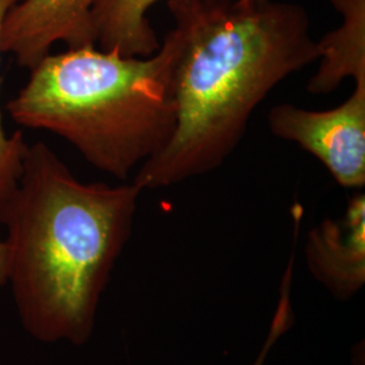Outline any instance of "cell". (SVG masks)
Masks as SVG:
<instances>
[{
	"label": "cell",
	"instance_id": "6",
	"mask_svg": "<svg viewBox=\"0 0 365 365\" xmlns=\"http://www.w3.org/2000/svg\"><path fill=\"white\" fill-rule=\"evenodd\" d=\"M306 259L314 277L339 299L354 295L365 282V195L351 197L341 221L325 220L307 237Z\"/></svg>",
	"mask_w": 365,
	"mask_h": 365
},
{
	"label": "cell",
	"instance_id": "2",
	"mask_svg": "<svg viewBox=\"0 0 365 365\" xmlns=\"http://www.w3.org/2000/svg\"><path fill=\"white\" fill-rule=\"evenodd\" d=\"M141 192L134 182H81L48 145H27L18 185L0 205V223L9 282L30 336L76 346L90 339Z\"/></svg>",
	"mask_w": 365,
	"mask_h": 365
},
{
	"label": "cell",
	"instance_id": "5",
	"mask_svg": "<svg viewBox=\"0 0 365 365\" xmlns=\"http://www.w3.org/2000/svg\"><path fill=\"white\" fill-rule=\"evenodd\" d=\"M95 0H21L1 27L0 49L13 53L21 66L33 69L51 54L56 42L68 49L96 46L92 26Z\"/></svg>",
	"mask_w": 365,
	"mask_h": 365
},
{
	"label": "cell",
	"instance_id": "11",
	"mask_svg": "<svg viewBox=\"0 0 365 365\" xmlns=\"http://www.w3.org/2000/svg\"><path fill=\"white\" fill-rule=\"evenodd\" d=\"M276 339H277V337L274 336V333H269V334H268L267 341L264 342V346H262V349H261L260 354H259V357L256 359V361H255V364L253 365H264L267 357H268V354H269L271 349L274 348V345L276 344Z\"/></svg>",
	"mask_w": 365,
	"mask_h": 365
},
{
	"label": "cell",
	"instance_id": "10",
	"mask_svg": "<svg viewBox=\"0 0 365 365\" xmlns=\"http://www.w3.org/2000/svg\"><path fill=\"white\" fill-rule=\"evenodd\" d=\"M9 282V256L4 238L0 235V287Z\"/></svg>",
	"mask_w": 365,
	"mask_h": 365
},
{
	"label": "cell",
	"instance_id": "9",
	"mask_svg": "<svg viewBox=\"0 0 365 365\" xmlns=\"http://www.w3.org/2000/svg\"><path fill=\"white\" fill-rule=\"evenodd\" d=\"M19 1L21 0H0V36L7 14ZM27 145L29 144L25 141L21 131H15L13 135H7L3 128L0 111V205L13 194L14 190L18 185L19 178L22 175Z\"/></svg>",
	"mask_w": 365,
	"mask_h": 365
},
{
	"label": "cell",
	"instance_id": "3",
	"mask_svg": "<svg viewBox=\"0 0 365 365\" xmlns=\"http://www.w3.org/2000/svg\"><path fill=\"white\" fill-rule=\"evenodd\" d=\"M6 110L16 123L52 131L93 168L126 180L175 130L168 53L161 43L150 57L98 46L51 53Z\"/></svg>",
	"mask_w": 365,
	"mask_h": 365
},
{
	"label": "cell",
	"instance_id": "1",
	"mask_svg": "<svg viewBox=\"0 0 365 365\" xmlns=\"http://www.w3.org/2000/svg\"><path fill=\"white\" fill-rule=\"evenodd\" d=\"M173 27L168 86L176 111L167 145L137 170L134 184L157 190L220 168L249 119L277 84L319 60L310 18L280 0H168Z\"/></svg>",
	"mask_w": 365,
	"mask_h": 365
},
{
	"label": "cell",
	"instance_id": "4",
	"mask_svg": "<svg viewBox=\"0 0 365 365\" xmlns=\"http://www.w3.org/2000/svg\"><path fill=\"white\" fill-rule=\"evenodd\" d=\"M274 137L295 143L318 158L344 188L365 185V81L334 108L312 111L283 103L268 114Z\"/></svg>",
	"mask_w": 365,
	"mask_h": 365
},
{
	"label": "cell",
	"instance_id": "7",
	"mask_svg": "<svg viewBox=\"0 0 365 365\" xmlns=\"http://www.w3.org/2000/svg\"><path fill=\"white\" fill-rule=\"evenodd\" d=\"M329 1L342 14V24L318 41L321 66L307 86L314 95L334 91L344 78L365 81V0Z\"/></svg>",
	"mask_w": 365,
	"mask_h": 365
},
{
	"label": "cell",
	"instance_id": "8",
	"mask_svg": "<svg viewBox=\"0 0 365 365\" xmlns=\"http://www.w3.org/2000/svg\"><path fill=\"white\" fill-rule=\"evenodd\" d=\"M158 0H95L92 26L96 46L125 57H150L160 49L148 11Z\"/></svg>",
	"mask_w": 365,
	"mask_h": 365
}]
</instances>
